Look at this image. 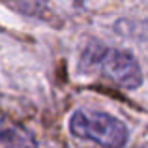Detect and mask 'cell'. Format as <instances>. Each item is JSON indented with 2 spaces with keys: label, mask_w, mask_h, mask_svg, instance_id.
<instances>
[{
  "label": "cell",
  "mask_w": 148,
  "mask_h": 148,
  "mask_svg": "<svg viewBox=\"0 0 148 148\" xmlns=\"http://www.w3.org/2000/svg\"><path fill=\"white\" fill-rule=\"evenodd\" d=\"M79 71L107 77L126 90H137L143 84V69L130 51L101 43L86 45L79 60Z\"/></svg>",
  "instance_id": "cell-1"
},
{
  "label": "cell",
  "mask_w": 148,
  "mask_h": 148,
  "mask_svg": "<svg viewBox=\"0 0 148 148\" xmlns=\"http://www.w3.org/2000/svg\"><path fill=\"white\" fill-rule=\"evenodd\" d=\"M69 131L75 137L92 141L101 148H124L130 141L126 124L101 111H75L69 118Z\"/></svg>",
  "instance_id": "cell-2"
},
{
  "label": "cell",
  "mask_w": 148,
  "mask_h": 148,
  "mask_svg": "<svg viewBox=\"0 0 148 148\" xmlns=\"http://www.w3.org/2000/svg\"><path fill=\"white\" fill-rule=\"evenodd\" d=\"M0 148H40L34 135L11 118H0Z\"/></svg>",
  "instance_id": "cell-3"
},
{
  "label": "cell",
  "mask_w": 148,
  "mask_h": 148,
  "mask_svg": "<svg viewBox=\"0 0 148 148\" xmlns=\"http://www.w3.org/2000/svg\"><path fill=\"white\" fill-rule=\"evenodd\" d=\"M11 10L19 11L23 15H30V17H38L41 15L49 6V0H4Z\"/></svg>",
  "instance_id": "cell-4"
}]
</instances>
